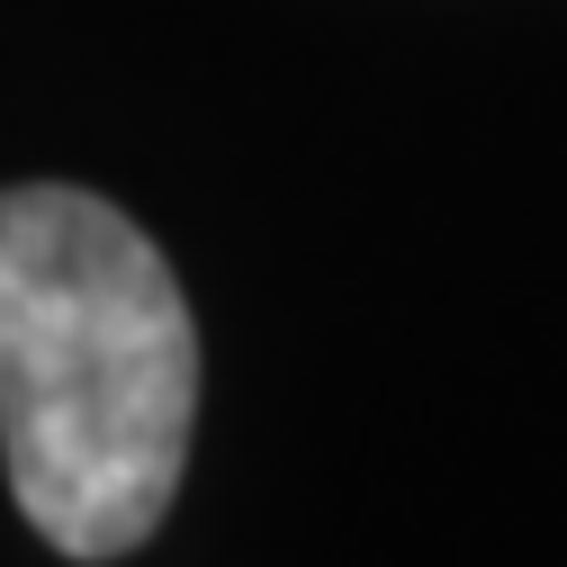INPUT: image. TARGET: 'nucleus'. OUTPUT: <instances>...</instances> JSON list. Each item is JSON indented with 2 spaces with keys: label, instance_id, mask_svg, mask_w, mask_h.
Here are the masks:
<instances>
[{
  "label": "nucleus",
  "instance_id": "1",
  "mask_svg": "<svg viewBox=\"0 0 567 567\" xmlns=\"http://www.w3.org/2000/svg\"><path fill=\"white\" fill-rule=\"evenodd\" d=\"M198 423V324L126 207L0 189V468L63 558H126L172 514Z\"/></svg>",
  "mask_w": 567,
  "mask_h": 567
}]
</instances>
